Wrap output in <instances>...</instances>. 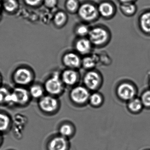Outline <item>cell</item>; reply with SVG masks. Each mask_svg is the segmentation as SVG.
Returning a JSON list of instances; mask_svg holds the SVG:
<instances>
[{
  "instance_id": "obj_1",
  "label": "cell",
  "mask_w": 150,
  "mask_h": 150,
  "mask_svg": "<svg viewBox=\"0 0 150 150\" xmlns=\"http://www.w3.org/2000/svg\"><path fill=\"white\" fill-rule=\"evenodd\" d=\"M111 38L109 30L102 25L91 28L88 36L93 47L97 48H102L108 45Z\"/></svg>"
},
{
  "instance_id": "obj_2",
  "label": "cell",
  "mask_w": 150,
  "mask_h": 150,
  "mask_svg": "<svg viewBox=\"0 0 150 150\" xmlns=\"http://www.w3.org/2000/svg\"><path fill=\"white\" fill-rule=\"evenodd\" d=\"M77 14L82 22L87 24L96 21L100 17L97 5L91 1L81 3Z\"/></svg>"
},
{
  "instance_id": "obj_3",
  "label": "cell",
  "mask_w": 150,
  "mask_h": 150,
  "mask_svg": "<svg viewBox=\"0 0 150 150\" xmlns=\"http://www.w3.org/2000/svg\"><path fill=\"white\" fill-rule=\"evenodd\" d=\"M13 81L19 86L23 87L31 84L34 80L32 71L24 67L17 68L13 75Z\"/></svg>"
},
{
  "instance_id": "obj_4",
  "label": "cell",
  "mask_w": 150,
  "mask_h": 150,
  "mask_svg": "<svg viewBox=\"0 0 150 150\" xmlns=\"http://www.w3.org/2000/svg\"><path fill=\"white\" fill-rule=\"evenodd\" d=\"M45 90L52 96L59 94L63 90V84L59 74L56 72L45 82Z\"/></svg>"
},
{
  "instance_id": "obj_5",
  "label": "cell",
  "mask_w": 150,
  "mask_h": 150,
  "mask_svg": "<svg viewBox=\"0 0 150 150\" xmlns=\"http://www.w3.org/2000/svg\"><path fill=\"white\" fill-rule=\"evenodd\" d=\"M30 97L29 92L27 89L23 87H17L11 92L8 105L24 106L29 102Z\"/></svg>"
},
{
  "instance_id": "obj_6",
  "label": "cell",
  "mask_w": 150,
  "mask_h": 150,
  "mask_svg": "<svg viewBox=\"0 0 150 150\" xmlns=\"http://www.w3.org/2000/svg\"><path fill=\"white\" fill-rule=\"evenodd\" d=\"M38 107L44 113H53L57 109L58 101L54 96L50 95L44 96L39 100Z\"/></svg>"
},
{
  "instance_id": "obj_7",
  "label": "cell",
  "mask_w": 150,
  "mask_h": 150,
  "mask_svg": "<svg viewBox=\"0 0 150 150\" xmlns=\"http://www.w3.org/2000/svg\"><path fill=\"white\" fill-rule=\"evenodd\" d=\"M97 8L100 17L106 20L112 19L116 13L115 5L112 1L108 0L101 1L97 5Z\"/></svg>"
},
{
  "instance_id": "obj_8",
  "label": "cell",
  "mask_w": 150,
  "mask_h": 150,
  "mask_svg": "<svg viewBox=\"0 0 150 150\" xmlns=\"http://www.w3.org/2000/svg\"><path fill=\"white\" fill-rule=\"evenodd\" d=\"M74 48L80 55H89L93 50V46L88 37L78 38L74 43Z\"/></svg>"
},
{
  "instance_id": "obj_9",
  "label": "cell",
  "mask_w": 150,
  "mask_h": 150,
  "mask_svg": "<svg viewBox=\"0 0 150 150\" xmlns=\"http://www.w3.org/2000/svg\"><path fill=\"white\" fill-rule=\"evenodd\" d=\"M62 62L67 67L76 68L81 65L80 55L76 52H68L64 53L62 57Z\"/></svg>"
},
{
  "instance_id": "obj_10",
  "label": "cell",
  "mask_w": 150,
  "mask_h": 150,
  "mask_svg": "<svg viewBox=\"0 0 150 150\" xmlns=\"http://www.w3.org/2000/svg\"><path fill=\"white\" fill-rule=\"evenodd\" d=\"M71 97L74 102L82 103L87 100L89 93L87 89L83 87L79 86L74 88L71 93Z\"/></svg>"
},
{
  "instance_id": "obj_11",
  "label": "cell",
  "mask_w": 150,
  "mask_h": 150,
  "mask_svg": "<svg viewBox=\"0 0 150 150\" xmlns=\"http://www.w3.org/2000/svg\"><path fill=\"white\" fill-rule=\"evenodd\" d=\"M68 16L66 11L59 10L52 16V22L53 25L57 28L61 29L67 24Z\"/></svg>"
},
{
  "instance_id": "obj_12",
  "label": "cell",
  "mask_w": 150,
  "mask_h": 150,
  "mask_svg": "<svg viewBox=\"0 0 150 150\" xmlns=\"http://www.w3.org/2000/svg\"><path fill=\"white\" fill-rule=\"evenodd\" d=\"M67 141L62 136L54 137L48 144V150H67Z\"/></svg>"
},
{
  "instance_id": "obj_13",
  "label": "cell",
  "mask_w": 150,
  "mask_h": 150,
  "mask_svg": "<svg viewBox=\"0 0 150 150\" xmlns=\"http://www.w3.org/2000/svg\"><path fill=\"white\" fill-rule=\"evenodd\" d=\"M117 93L122 99L130 100H132L134 97L135 91L134 88L132 85L124 83L118 87Z\"/></svg>"
},
{
  "instance_id": "obj_14",
  "label": "cell",
  "mask_w": 150,
  "mask_h": 150,
  "mask_svg": "<svg viewBox=\"0 0 150 150\" xmlns=\"http://www.w3.org/2000/svg\"><path fill=\"white\" fill-rule=\"evenodd\" d=\"M139 26L142 32L150 35V11L141 14L139 18Z\"/></svg>"
},
{
  "instance_id": "obj_15",
  "label": "cell",
  "mask_w": 150,
  "mask_h": 150,
  "mask_svg": "<svg viewBox=\"0 0 150 150\" xmlns=\"http://www.w3.org/2000/svg\"><path fill=\"white\" fill-rule=\"evenodd\" d=\"M100 79L97 73L90 71L87 73L84 77V83L90 89H95L99 86Z\"/></svg>"
},
{
  "instance_id": "obj_16",
  "label": "cell",
  "mask_w": 150,
  "mask_h": 150,
  "mask_svg": "<svg viewBox=\"0 0 150 150\" xmlns=\"http://www.w3.org/2000/svg\"><path fill=\"white\" fill-rule=\"evenodd\" d=\"M18 0H4L2 1V8L7 13L14 14L20 8Z\"/></svg>"
},
{
  "instance_id": "obj_17",
  "label": "cell",
  "mask_w": 150,
  "mask_h": 150,
  "mask_svg": "<svg viewBox=\"0 0 150 150\" xmlns=\"http://www.w3.org/2000/svg\"><path fill=\"white\" fill-rule=\"evenodd\" d=\"M119 9L125 16L131 17L136 14L137 7L135 3H122L119 6Z\"/></svg>"
},
{
  "instance_id": "obj_18",
  "label": "cell",
  "mask_w": 150,
  "mask_h": 150,
  "mask_svg": "<svg viewBox=\"0 0 150 150\" xmlns=\"http://www.w3.org/2000/svg\"><path fill=\"white\" fill-rule=\"evenodd\" d=\"M77 73L72 69H68L64 71L61 76L63 83L70 86L74 85L77 81Z\"/></svg>"
},
{
  "instance_id": "obj_19",
  "label": "cell",
  "mask_w": 150,
  "mask_h": 150,
  "mask_svg": "<svg viewBox=\"0 0 150 150\" xmlns=\"http://www.w3.org/2000/svg\"><path fill=\"white\" fill-rule=\"evenodd\" d=\"M26 122L27 120L24 116L18 115L15 117L14 132L17 137H21Z\"/></svg>"
},
{
  "instance_id": "obj_20",
  "label": "cell",
  "mask_w": 150,
  "mask_h": 150,
  "mask_svg": "<svg viewBox=\"0 0 150 150\" xmlns=\"http://www.w3.org/2000/svg\"><path fill=\"white\" fill-rule=\"evenodd\" d=\"M90 29L88 24L81 22L75 26L74 33L78 38L88 37Z\"/></svg>"
},
{
  "instance_id": "obj_21",
  "label": "cell",
  "mask_w": 150,
  "mask_h": 150,
  "mask_svg": "<svg viewBox=\"0 0 150 150\" xmlns=\"http://www.w3.org/2000/svg\"><path fill=\"white\" fill-rule=\"evenodd\" d=\"M81 4L79 0H65L64 7L66 11L71 14H77Z\"/></svg>"
},
{
  "instance_id": "obj_22",
  "label": "cell",
  "mask_w": 150,
  "mask_h": 150,
  "mask_svg": "<svg viewBox=\"0 0 150 150\" xmlns=\"http://www.w3.org/2000/svg\"><path fill=\"white\" fill-rule=\"evenodd\" d=\"M44 88L39 84H34L32 85L30 88L29 93L30 97L35 99H39L44 96Z\"/></svg>"
},
{
  "instance_id": "obj_23",
  "label": "cell",
  "mask_w": 150,
  "mask_h": 150,
  "mask_svg": "<svg viewBox=\"0 0 150 150\" xmlns=\"http://www.w3.org/2000/svg\"><path fill=\"white\" fill-rule=\"evenodd\" d=\"M11 120L10 117L2 112H0V132H6L10 128Z\"/></svg>"
},
{
  "instance_id": "obj_24",
  "label": "cell",
  "mask_w": 150,
  "mask_h": 150,
  "mask_svg": "<svg viewBox=\"0 0 150 150\" xmlns=\"http://www.w3.org/2000/svg\"><path fill=\"white\" fill-rule=\"evenodd\" d=\"M11 92L6 87L0 86V104H9Z\"/></svg>"
},
{
  "instance_id": "obj_25",
  "label": "cell",
  "mask_w": 150,
  "mask_h": 150,
  "mask_svg": "<svg viewBox=\"0 0 150 150\" xmlns=\"http://www.w3.org/2000/svg\"><path fill=\"white\" fill-rule=\"evenodd\" d=\"M96 62L93 57L87 55L86 56L81 60V65L85 68L90 69L95 66Z\"/></svg>"
},
{
  "instance_id": "obj_26",
  "label": "cell",
  "mask_w": 150,
  "mask_h": 150,
  "mask_svg": "<svg viewBox=\"0 0 150 150\" xmlns=\"http://www.w3.org/2000/svg\"><path fill=\"white\" fill-rule=\"evenodd\" d=\"M141 100L138 99H133L129 104V108L132 111L136 112L140 110L143 107Z\"/></svg>"
},
{
  "instance_id": "obj_27",
  "label": "cell",
  "mask_w": 150,
  "mask_h": 150,
  "mask_svg": "<svg viewBox=\"0 0 150 150\" xmlns=\"http://www.w3.org/2000/svg\"><path fill=\"white\" fill-rule=\"evenodd\" d=\"M59 132L61 136L66 137L71 134L72 129L71 127L69 125L64 124L59 128Z\"/></svg>"
},
{
  "instance_id": "obj_28",
  "label": "cell",
  "mask_w": 150,
  "mask_h": 150,
  "mask_svg": "<svg viewBox=\"0 0 150 150\" xmlns=\"http://www.w3.org/2000/svg\"><path fill=\"white\" fill-rule=\"evenodd\" d=\"M23 3L27 6L31 8L39 7L43 4V0H23Z\"/></svg>"
},
{
  "instance_id": "obj_29",
  "label": "cell",
  "mask_w": 150,
  "mask_h": 150,
  "mask_svg": "<svg viewBox=\"0 0 150 150\" xmlns=\"http://www.w3.org/2000/svg\"><path fill=\"white\" fill-rule=\"evenodd\" d=\"M58 0H43V5L49 9H54L57 7Z\"/></svg>"
},
{
  "instance_id": "obj_30",
  "label": "cell",
  "mask_w": 150,
  "mask_h": 150,
  "mask_svg": "<svg viewBox=\"0 0 150 150\" xmlns=\"http://www.w3.org/2000/svg\"><path fill=\"white\" fill-rule=\"evenodd\" d=\"M141 101L143 105L146 107H150V89L143 93L141 97Z\"/></svg>"
},
{
  "instance_id": "obj_31",
  "label": "cell",
  "mask_w": 150,
  "mask_h": 150,
  "mask_svg": "<svg viewBox=\"0 0 150 150\" xmlns=\"http://www.w3.org/2000/svg\"><path fill=\"white\" fill-rule=\"evenodd\" d=\"M89 100L91 104L94 106H98L100 105L101 103L102 100L100 96L97 93H94L92 94L89 97Z\"/></svg>"
},
{
  "instance_id": "obj_32",
  "label": "cell",
  "mask_w": 150,
  "mask_h": 150,
  "mask_svg": "<svg viewBox=\"0 0 150 150\" xmlns=\"http://www.w3.org/2000/svg\"><path fill=\"white\" fill-rule=\"evenodd\" d=\"M120 4L125 3H135L137 0H117Z\"/></svg>"
},
{
  "instance_id": "obj_33",
  "label": "cell",
  "mask_w": 150,
  "mask_h": 150,
  "mask_svg": "<svg viewBox=\"0 0 150 150\" xmlns=\"http://www.w3.org/2000/svg\"><path fill=\"white\" fill-rule=\"evenodd\" d=\"M2 8V1H0V11Z\"/></svg>"
},
{
  "instance_id": "obj_34",
  "label": "cell",
  "mask_w": 150,
  "mask_h": 150,
  "mask_svg": "<svg viewBox=\"0 0 150 150\" xmlns=\"http://www.w3.org/2000/svg\"><path fill=\"white\" fill-rule=\"evenodd\" d=\"M1 82H2V78H1V75L0 74V85L1 84Z\"/></svg>"
},
{
  "instance_id": "obj_35",
  "label": "cell",
  "mask_w": 150,
  "mask_h": 150,
  "mask_svg": "<svg viewBox=\"0 0 150 150\" xmlns=\"http://www.w3.org/2000/svg\"><path fill=\"white\" fill-rule=\"evenodd\" d=\"M1 135H0V144H1Z\"/></svg>"
},
{
  "instance_id": "obj_36",
  "label": "cell",
  "mask_w": 150,
  "mask_h": 150,
  "mask_svg": "<svg viewBox=\"0 0 150 150\" xmlns=\"http://www.w3.org/2000/svg\"><path fill=\"white\" fill-rule=\"evenodd\" d=\"M1 13H0V19H1Z\"/></svg>"
},
{
  "instance_id": "obj_37",
  "label": "cell",
  "mask_w": 150,
  "mask_h": 150,
  "mask_svg": "<svg viewBox=\"0 0 150 150\" xmlns=\"http://www.w3.org/2000/svg\"><path fill=\"white\" fill-rule=\"evenodd\" d=\"M4 1V0H0V1Z\"/></svg>"
},
{
  "instance_id": "obj_38",
  "label": "cell",
  "mask_w": 150,
  "mask_h": 150,
  "mask_svg": "<svg viewBox=\"0 0 150 150\" xmlns=\"http://www.w3.org/2000/svg\"></svg>"
}]
</instances>
